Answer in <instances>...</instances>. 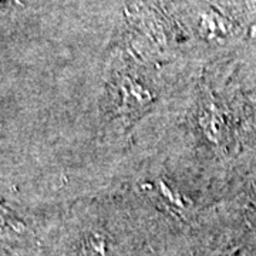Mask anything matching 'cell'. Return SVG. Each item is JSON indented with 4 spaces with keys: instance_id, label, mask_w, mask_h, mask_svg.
<instances>
[{
    "instance_id": "1",
    "label": "cell",
    "mask_w": 256,
    "mask_h": 256,
    "mask_svg": "<svg viewBox=\"0 0 256 256\" xmlns=\"http://www.w3.org/2000/svg\"><path fill=\"white\" fill-rule=\"evenodd\" d=\"M215 116H218V114H215L212 110L204 111V112H202V128H204V131L208 134V137L210 138H215L220 132V127H218V126H220V122H216V121H215V118H216Z\"/></svg>"
}]
</instances>
